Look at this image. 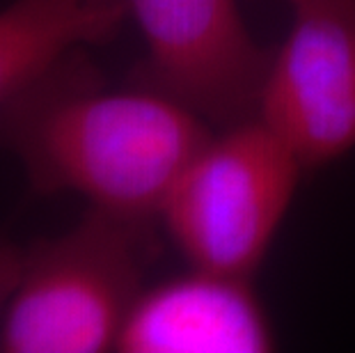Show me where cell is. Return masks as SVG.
I'll return each instance as SVG.
<instances>
[{
  "label": "cell",
  "instance_id": "6da1fadb",
  "mask_svg": "<svg viewBox=\"0 0 355 353\" xmlns=\"http://www.w3.org/2000/svg\"><path fill=\"white\" fill-rule=\"evenodd\" d=\"M214 131L152 89L110 92L87 49L0 103V152L21 163L35 193H78L89 207L140 218L161 216Z\"/></svg>",
  "mask_w": 355,
  "mask_h": 353
},
{
  "label": "cell",
  "instance_id": "7a4b0ae2",
  "mask_svg": "<svg viewBox=\"0 0 355 353\" xmlns=\"http://www.w3.org/2000/svg\"><path fill=\"white\" fill-rule=\"evenodd\" d=\"M156 223L87 207L71 230L30 243L0 319V351H115L158 255Z\"/></svg>",
  "mask_w": 355,
  "mask_h": 353
},
{
  "label": "cell",
  "instance_id": "3957f363",
  "mask_svg": "<svg viewBox=\"0 0 355 353\" xmlns=\"http://www.w3.org/2000/svg\"><path fill=\"white\" fill-rule=\"evenodd\" d=\"M305 165L261 117L218 129L161 209L188 266L252 277L296 195Z\"/></svg>",
  "mask_w": 355,
  "mask_h": 353
},
{
  "label": "cell",
  "instance_id": "277c9868",
  "mask_svg": "<svg viewBox=\"0 0 355 353\" xmlns=\"http://www.w3.org/2000/svg\"><path fill=\"white\" fill-rule=\"evenodd\" d=\"M145 40L133 85L152 89L227 129L259 117L273 64L248 30L236 0H128Z\"/></svg>",
  "mask_w": 355,
  "mask_h": 353
},
{
  "label": "cell",
  "instance_id": "5b68a950",
  "mask_svg": "<svg viewBox=\"0 0 355 353\" xmlns=\"http://www.w3.org/2000/svg\"><path fill=\"white\" fill-rule=\"evenodd\" d=\"M291 24L273 51L259 117L323 168L355 147V0H289Z\"/></svg>",
  "mask_w": 355,
  "mask_h": 353
},
{
  "label": "cell",
  "instance_id": "8992f818",
  "mask_svg": "<svg viewBox=\"0 0 355 353\" xmlns=\"http://www.w3.org/2000/svg\"><path fill=\"white\" fill-rule=\"evenodd\" d=\"M275 335L252 277L191 271L145 287L119 333L122 353H261Z\"/></svg>",
  "mask_w": 355,
  "mask_h": 353
},
{
  "label": "cell",
  "instance_id": "52a82bcc",
  "mask_svg": "<svg viewBox=\"0 0 355 353\" xmlns=\"http://www.w3.org/2000/svg\"><path fill=\"white\" fill-rule=\"evenodd\" d=\"M128 0H12L0 10V103L78 49L119 35Z\"/></svg>",
  "mask_w": 355,
  "mask_h": 353
},
{
  "label": "cell",
  "instance_id": "ba28073f",
  "mask_svg": "<svg viewBox=\"0 0 355 353\" xmlns=\"http://www.w3.org/2000/svg\"><path fill=\"white\" fill-rule=\"evenodd\" d=\"M21 264H24V248L14 246L10 239L0 234V319H3L5 307L19 282Z\"/></svg>",
  "mask_w": 355,
  "mask_h": 353
}]
</instances>
